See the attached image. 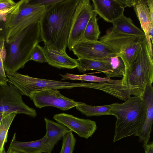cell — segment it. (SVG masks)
Returning a JSON list of instances; mask_svg holds the SVG:
<instances>
[{
  "label": "cell",
  "mask_w": 153,
  "mask_h": 153,
  "mask_svg": "<svg viewBox=\"0 0 153 153\" xmlns=\"http://www.w3.org/2000/svg\"><path fill=\"white\" fill-rule=\"evenodd\" d=\"M6 74L8 82L13 85L22 95L28 97L31 92L45 89L87 88V83H74L40 79L17 72Z\"/></svg>",
  "instance_id": "obj_7"
},
{
  "label": "cell",
  "mask_w": 153,
  "mask_h": 153,
  "mask_svg": "<svg viewBox=\"0 0 153 153\" xmlns=\"http://www.w3.org/2000/svg\"><path fill=\"white\" fill-rule=\"evenodd\" d=\"M4 60H0V85H6L8 83V79L4 66Z\"/></svg>",
  "instance_id": "obj_28"
},
{
  "label": "cell",
  "mask_w": 153,
  "mask_h": 153,
  "mask_svg": "<svg viewBox=\"0 0 153 153\" xmlns=\"http://www.w3.org/2000/svg\"><path fill=\"white\" fill-rule=\"evenodd\" d=\"M110 115L116 118L113 142L135 135L144 122L146 107L143 97H131L123 103L110 104Z\"/></svg>",
  "instance_id": "obj_2"
},
{
  "label": "cell",
  "mask_w": 153,
  "mask_h": 153,
  "mask_svg": "<svg viewBox=\"0 0 153 153\" xmlns=\"http://www.w3.org/2000/svg\"><path fill=\"white\" fill-rule=\"evenodd\" d=\"M5 39L2 38L0 39V60H4L6 56V50L5 46Z\"/></svg>",
  "instance_id": "obj_33"
},
{
  "label": "cell",
  "mask_w": 153,
  "mask_h": 153,
  "mask_svg": "<svg viewBox=\"0 0 153 153\" xmlns=\"http://www.w3.org/2000/svg\"><path fill=\"white\" fill-rule=\"evenodd\" d=\"M76 60L79 64L77 68L80 72L94 70L104 73L107 78L113 77L112 67L105 58L99 60L86 59H78Z\"/></svg>",
  "instance_id": "obj_17"
},
{
  "label": "cell",
  "mask_w": 153,
  "mask_h": 153,
  "mask_svg": "<svg viewBox=\"0 0 153 153\" xmlns=\"http://www.w3.org/2000/svg\"><path fill=\"white\" fill-rule=\"evenodd\" d=\"M80 0H61L47 7L39 24L42 41L53 53L63 55L78 12Z\"/></svg>",
  "instance_id": "obj_1"
},
{
  "label": "cell",
  "mask_w": 153,
  "mask_h": 153,
  "mask_svg": "<svg viewBox=\"0 0 153 153\" xmlns=\"http://www.w3.org/2000/svg\"><path fill=\"white\" fill-rule=\"evenodd\" d=\"M152 84L147 85L143 96L146 107L145 120L142 127L135 136L139 137V141L147 144L150 138L153 120V87Z\"/></svg>",
  "instance_id": "obj_14"
},
{
  "label": "cell",
  "mask_w": 153,
  "mask_h": 153,
  "mask_svg": "<svg viewBox=\"0 0 153 153\" xmlns=\"http://www.w3.org/2000/svg\"><path fill=\"white\" fill-rule=\"evenodd\" d=\"M16 3L12 0H0V11L12 7Z\"/></svg>",
  "instance_id": "obj_29"
},
{
  "label": "cell",
  "mask_w": 153,
  "mask_h": 153,
  "mask_svg": "<svg viewBox=\"0 0 153 153\" xmlns=\"http://www.w3.org/2000/svg\"><path fill=\"white\" fill-rule=\"evenodd\" d=\"M7 152V153H20L19 152Z\"/></svg>",
  "instance_id": "obj_40"
},
{
  "label": "cell",
  "mask_w": 153,
  "mask_h": 153,
  "mask_svg": "<svg viewBox=\"0 0 153 153\" xmlns=\"http://www.w3.org/2000/svg\"><path fill=\"white\" fill-rule=\"evenodd\" d=\"M16 112L34 118L37 116L35 109L23 101L22 95L12 84L0 85V112Z\"/></svg>",
  "instance_id": "obj_8"
},
{
  "label": "cell",
  "mask_w": 153,
  "mask_h": 153,
  "mask_svg": "<svg viewBox=\"0 0 153 153\" xmlns=\"http://www.w3.org/2000/svg\"><path fill=\"white\" fill-rule=\"evenodd\" d=\"M97 17V14L94 12L85 28L81 41H95L99 39L100 32Z\"/></svg>",
  "instance_id": "obj_21"
},
{
  "label": "cell",
  "mask_w": 153,
  "mask_h": 153,
  "mask_svg": "<svg viewBox=\"0 0 153 153\" xmlns=\"http://www.w3.org/2000/svg\"><path fill=\"white\" fill-rule=\"evenodd\" d=\"M93 11L105 21L112 23L124 15L125 7L119 0H92Z\"/></svg>",
  "instance_id": "obj_13"
},
{
  "label": "cell",
  "mask_w": 153,
  "mask_h": 153,
  "mask_svg": "<svg viewBox=\"0 0 153 153\" xmlns=\"http://www.w3.org/2000/svg\"><path fill=\"white\" fill-rule=\"evenodd\" d=\"M1 153H7L4 147L3 148Z\"/></svg>",
  "instance_id": "obj_39"
},
{
  "label": "cell",
  "mask_w": 153,
  "mask_h": 153,
  "mask_svg": "<svg viewBox=\"0 0 153 153\" xmlns=\"http://www.w3.org/2000/svg\"><path fill=\"white\" fill-rule=\"evenodd\" d=\"M89 0H80L78 12L69 35L67 47L71 51L73 47L81 41L88 23L94 13Z\"/></svg>",
  "instance_id": "obj_10"
},
{
  "label": "cell",
  "mask_w": 153,
  "mask_h": 153,
  "mask_svg": "<svg viewBox=\"0 0 153 153\" xmlns=\"http://www.w3.org/2000/svg\"><path fill=\"white\" fill-rule=\"evenodd\" d=\"M53 118L79 137L88 139L91 137L97 129L95 121L90 119L78 118L65 113L54 115Z\"/></svg>",
  "instance_id": "obj_12"
},
{
  "label": "cell",
  "mask_w": 153,
  "mask_h": 153,
  "mask_svg": "<svg viewBox=\"0 0 153 153\" xmlns=\"http://www.w3.org/2000/svg\"><path fill=\"white\" fill-rule=\"evenodd\" d=\"M6 17L0 21V39L4 38L6 39L7 30L6 27Z\"/></svg>",
  "instance_id": "obj_32"
},
{
  "label": "cell",
  "mask_w": 153,
  "mask_h": 153,
  "mask_svg": "<svg viewBox=\"0 0 153 153\" xmlns=\"http://www.w3.org/2000/svg\"><path fill=\"white\" fill-rule=\"evenodd\" d=\"M134 10L139 20L141 27L145 35L146 41L151 58L153 59L152 44L149 35L150 27L153 25L146 0H139L134 7Z\"/></svg>",
  "instance_id": "obj_16"
},
{
  "label": "cell",
  "mask_w": 153,
  "mask_h": 153,
  "mask_svg": "<svg viewBox=\"0 0 153 153\" xmlns=\"http://www.w3.org/2000/svg\"><path fill=\"white\" fill-rule=\"evenodd\" d=\"M59 153H62V149H61L60 152Z\"/></svg>",
  "instance_id": "obj_41"
},
{
  "label": "cell",
  "mask_w": 153,
  "mask_h": 153,
  "mask_svg": "<svg viewBox=\"0 0 153 153\" xmlns=\"http://www.w3.org/2000/svg\"><path fill=\"white\" fill-rule=\"evenodd\" d=\"M149 35L151 39L152 43H153V25H152L150 27L149 29Z\"/></svg>",
  "instance_id": "obj_37"
},
{
  "label": "cell",
  "mask_w": 153,
  "mask_h": 153,
  "mask_svg": "<svg viewBox=\"0 0 153 153\" xmlns=\"http://www.w3.org/2000/svg\"><path fill=\"white\" fill-rule=\"evenodd\" d=\"M57 89H45L31 92L29 97L36 107H56L63 111L67 110L81 105L83 102L75 101L62 95Z\"/></svg>",
  "instance_id": "obj_9"
},
{
  "label": "cell",
  "mask_w": 153,
  "mask_h": 153,
  "mask_svg": "<svg viewBox=\"0 0 153 153\" xmlns=\"http://www.w3.org/2000/svg\"><path fill=\"white\" fill-rule=\"evenodd\" d=\"M30 60L40 63L47 62L43 48L39 45L36 46L31 53Z\"/></svg>",
  "instance_id": "obj_27"
},
{
  "label": "cell",
  "mask_w": 153,
  "mask_h": 153,
  "mask_svg": "<svg viewBox=\"0 0 153 153\" xmlns=\"http://www.w3.org/2000/svg\"><path fill=\"white\" fill-rule=\"evenodd\" d=\"M43 50L47 62L52 66L59 68L72 69L77 68L79 65L77 60L71 58L67 53L61 55L53 53L45 45Z\"/></svg>",
  "instance_id": "obj_18"
},
{
  "label": "cell",
  "mask_w": 153,
  "mask_h": 153,
  "mask_svg": "<svg viewBox=\"0 0 153 153\" xmlns=\"http://www.w3.org/2000/svg\"><path fill=\"white\" fill-rule=\"evenodd\" d=\"M149 9L152 21L153 22V0H146Z\"/></svg>",
  "instance_id": "obj_35"
},
{
  "label": "cell",
  "mask_w": 153,
  "mask_h": 153,
  "mask_svg": "<svg viewBox=\"0 0 153 153\" xmlns=\"http://www.w3.org/2000/svg\"><path fill=\"white\" fill-rule=\"evenodd\" d=\"M144 38L125 34L111 28L100 37L99 41L108 46L122 59L126 71L136 59Z\"/></svg>",
  "instance_id": "obj_6"
},
{
  "label": "cell",
  "mask_w": 153,
  "mask_h": 153,
  "mask_svg": "<svg viewBox=\"0 0 153 153\" xmlns=\"http://www.w3.org/2000/svg\"><path fill=\"white\" fill-rule=\"evenodd\" d=\"M76 108L87 117L98 116L110 115L111 109L110 105L98 106H93L83 103L77 106Z\"/></svg>",
  "instance_id": "obj_22"
},
{
  "label": "cell",
  "mask_w": 153,
  "mask_h": 153,
  "mask_svg": "<svg viewBox=\"0 0 153 153\" xmlns=\"http://www.w3.org/2000/svg\"><path fill=\"white\" fill-rule=\"evenodd\" d=\"M62 77V80L66 79L72 80H81L91 82H110L114 79H111L107 78H102L94 75L86 74L77 75L66 73L65 75L60 74Z\"/></svg>",
  "instance_id": "obj_25"
},
{
  "label": "cell",
  "mask_w": 153,
  "mask_h": 153,
  "mask_svg": "<svg viewBox=\"0 0 153 153\" xmlns=\"http://www.w3.org/2000/svg\"><path fill=\"white\" fill-rule=\"evenodd\" d=\"M17 3L16 8L6 17V43L12 42L27 26L39 22L47 9L45 6L31 0H21Z\"/></svg>",
  "instance_id": "obj_5"
},
{
  "label": "cell",
  "mask_w": 153,
  "mask_h": 153,
  "mask_svg": "<svg viewBox=\"0 0 153 153\" xmlns=\"http://www.w3.org/2000/svg\"><path fill=\"white\" fill-rule=\"evenodd\" d=\"M60 1L61 0H31V1L34 3L44 5L47 7Z\"/></svg>",
  "instance_id": "obj_30"
},
{
  "label": "cell",
  "mask_w": 153,
  "mask_h": 153,
  "mask_svg": "<svg viewBox=\"0 0 153 153\" xmlns=\"http://www.w3.org/2000/svg\"><path fill=\"white\" fill-rule=\"evenodd\" d=\"M11 113L8 112H0V123L2 120L7 115Z\"/></svg>",
  "instance_id": "obj_38"
},
{
  "label": "cell",
  "mask_w": 153,
  "mask_h": 153,
  "mask_svg": "<svg viewBox=\"0 0 153 153\" xmlns=\"http://www.w3.org/2000/svg\"><path fill=\"white\" fill-rule=\"evenodd\" d=\"M44 120L46 127L45 135L50 144L54 146L65 135L71 131L62 124L47 118H45Z\"/></svg>",
  "instance_id": "obj_19"
},
{
  "label": "cell",
  "mask_w": 153,
  "mask_h": 153,
  "mask_svg": "<svg viewBox=\"0 0 153 153\" xmlns=\"http://www.w3.org/2000/svg\"><path fill=\"white\" fill-rule=\"evenodd\" d=\"M112 29L125 34L143 38L145 37L143 31L136 27L130 18L123 15L112 22Z\"/></svg>",
  "instance_id": "obj_20"
},
{
  "label": "cell",
  "mask_w": 153,
  "mask_h": 153,
  "mask_svg": "<svg viewBox=\"0 0 153 153\" xmlns=\"http://www.w3.org/2000/svg\"><path fill=\"white\" fill-rule=\"evenodd\" d=\"M54 147L50 144L45 135L37 140L23 142L16 140L15 134L7 152L20 153H51Z\"/></svg>",
  "instance_id": "obj_15"
},
{
  "label": "cell",
  "mask_w": 153,
  "mask_h": 153,
  "mask_svg": "<svg viewBox=\"0 0 153 153\" xmlns=\"http://www.w3.org/2000/svg\"><path fill=\"white\" fill-rule=\"evenodd\" d=\"M145 153H153V142L149 143L146 145H143Z\"/></svg>",
  "instance_id": "obj_36"
},
{
  "label": "cell",
  "mask_w": 153,
  "mask_h": 153,
  "mask_svg": "<svg viewBox=\"0 0 153 153\" xmlns=\"http://www.w3.org/2000/svg\"><path fill=\"white\" fill-rule=\"evenodd\" d=\"M61 149L62 153H73L74 149L76 140L72 131H71L62 137Z\"/></svg>",
  "instance_id": "obj_26"
},
{
  "label": "cell",
  "mask_w": 153,
  "mask_h": 153,
  "mask_svg": "<svg viewBox=\"0 0 153 153\" xmlns=\"http://www.w3.org/2000/svg\"><path fill=\"white\" fill-rule=\"evenodd\" d=\"M17 114L10 113L5 116L0 123V153H1L5 143L7 141L8 130L13 120Z\"/></svg>",
  "instance_id": "obj_23"
},
{
  "label": "cell",
  "mask_w": 153,
  "mask_h": 153,
  "mask_svg": "<svg viewBox=\"0 0 153 153\" xmlns=\"http://www.w3.org/2000/svg\"><path fill=\"white\" fill-rule=\"evenodd\" d=\"M131 95L143 97L147 85L153 81V59L150 56L145 37L143 39L135 60L122 78Z\"/></svg>",
  "instance_id": "obj_4"
},
{
  "label": "cell",
  "mask_w": 153,
  "mask_h": 153,
  "mask_svg": "<svg viewBox=\"0 0 153 153\" xmlns=\"http://www.w3.org/2000/svg\"><path fill=\"white\" fill-rule=\"evenodd\" d=\"M42 41L40 24L37 22L24 29L12 42L5 43L3 64L5 72H16L24 68L30 60L35 46Z\"/></svg>",
  "instance_id": "obj_3"
},
{
  "label": "cell",
  "mask_w": 153,
  "mask_h": 153,
  "mask_svg": "<svg viewBox=\"0 0 153 153\" xmlns=\"http://www.w3.org/2000/svg\"><path fill=\"white\" fill-rule=\"evenodd\" d=\"M71 51L78 59L99 60L117 56L108 46L99 40L80 42Z\"/></svg>",
  "instance_id": "obj_11"
},
{
  "label": "cell",
  "mask_w": 153,
  "mask_h": 153,
  "mask_svg": "<svg viewBox=\"0 0 153 153\" xmlns=\"http://www.w3.org/2000/svg\"><path fill=\"white\" fill-rule=\"evenodd\" d=\"M139 0H119L126 7H134L137 4Z\"/></svg>",
  "instance_id": "obj_34"
},
{
  "label": "cell",
  "mask_w": 153,
  "mask_h": 153,
  "mask_svg": "<svg viewBox=\"0 0 153 153\" xmlns=\"http://www.w3.org/2000/svg\"><path fill=\"white\" fill-rule=\"evenodd\" d=\"M17 5L16 4L10 8L0 11V21L2 20L10 14L16 8Z\"/></svg>",
  "instance_id": "obj_31"
},
{
  "label": "cell",
  "mask_w": 153,
  "mask_h": 153,
  "mask_svg": "<svg viewBox=\"0 0 153 153\" xmlns=\"http://www.w3.org/2000/svg\"><path fill=\"white\" fill-rule=\"evenodd\" d=\"M111 65L113 77H123L125 74V67L122 59L117 56L105 58Z\"/></svg>",
  "instance_id": "obj_24"
}]
</instances>
